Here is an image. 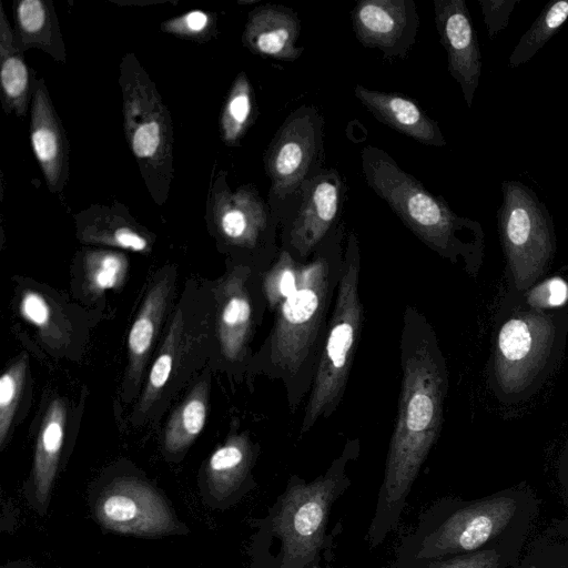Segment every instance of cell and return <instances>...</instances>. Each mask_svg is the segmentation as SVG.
I'll return each mask as SVG.
<instances>
[{"instance_id": "cell-13", "label": "cell", "mask_w": 568, "mask_h": 568, "mask_svg": "<svg viewBox=\"0 0 568 568\" xmlns=\"http://www.w3.org/2000/svg\"><path fill=\"white\" fill-rule=\"evenodd\" d=\"M351 18L364 47L377 48L385 57L402 58L415 41L419 21L412 0H362Z\"/></svg>"}, {"instance_id": "cell-37", "label": "cell", "mask_w": 568, "mask_h": 568, "mask_svg": "<svg viewBox=\"0 0 568 568\" xmlns=\"http://www.w3.org/2000/svg\"><path fill=\"white\" fill-rule=\"evenodd\" d=\"M568 286L561 278H552L531 291L529 302L541 306H558L566 302Z\"/></svg>"}, {"instance_id": "cell-11", "label": "cell", "mask_w": 568, "mask_h": 568, "mask_svg": "<svg viewBox=\"0 0 568 568\" xmlns=\"http://www.w3.org/2000/svg\"><path fill=\"white\" fill-rule=\"evenodd\" d=\"M213 221L230 245L257 252L271 266L278 255L275 234L278 220L271 216L263 199L252 185L235 192L219 186L213 195Z\"/></svg>"}, {"instance_id": "cell-39", "label": "cell", "mask_w": 568, "mask_h": 568, "mask_svg": "<svg viewBox=\"0 0 568 568\" xmlns=\"http://www.w3.org/2000/svg\"><path fill=\"white\" fill-rule=\"evenodd\" d=\"M564 550L559 552V557L555 558V561H550V567L548 568H568V549Z\"/></svg>"}, {"instance_id": "cell-24", "label": "cell", "mask_w": 568, "mask_h": 568, "mask_svg": "<svg viewBox=\"0 0 568 568\" xmlns=\"http://www.w3.org/2000/svg\"><path fill=\"white\" fill-rule=\"evenodd\" d=\"M67 408L61 398L53 399L40 426L34 459V484L39 501L45 505L63 444Z\"/></svg>"}, {"instance_id": "cell-16", "label": "cell", "mask_w": 568, "mask_h": 568, "mask_svg": "<svg viewBox=\"0 0 568 568\" xmlns=\"http://www.w3.org/2000/svg\"><path fill=\"white\" fill-rule=\"evenodd\" d=\"M30 135L50 191H61L69 175V143L42 79L32 81Z\"/></svg>"}, {"instance_id": "cell-34", "label": "cell", "mask_w": 568, "mask_h": 568, "mask_svg": "<svg viewBox=\"0 0 568 568\" xmlns=\"http://www.w3.org/2000/svg\"><path fill=\"white\" fill-rule=\"evenodd\" d=\"M28 356L22 354L0 377V445L9 433L22 392Z\"/></svg>"}, {"instance_id": "cell-33", "label": "cell", "mask_w": 568, "mask_h": 568, "mask_svg": "<svg viewBox=\"0 0 568 568\" xmlns=\"http://www.w3.org/2000/svg\"><path fill=\"white\" fill-rule=\"evenodd\" d=\"M524 540L504 541L475 552L433 560L419 568H507L515 562Z\"/></svg>"}, {"instance_id": "cell-15", "label": "cell", "mask_w": 568, "mask_h": 568, "mask_svg": "<svg viewBox=\"0 0 568 568\" xmlns=\"http://www.w3.org/2000/svg\"><path fill=\"white\" fill-rule=\"evenodd\" d=\"M253 268L240 264L219 286L217 337L221 353L230 362L242 361L254 326V306L248 283Z\"/></svg>"}, {"instance_id": "cell-10", "label": "cell", "mask_w": 568, "mask_h": 568, "mask_svg": "<svg viewBox=\"0 0 568 568\" xmlns=\"http://www.w3.org/2000/svg\"><path fill=\"white\" fill-rule=\"evenodd\" d=\"M323 145V120L313 106H301L281 125L266 150L270 196L283 201L302 185L314 169Z\"/></svg>"}, {"instance_id": "cell-20", "label": "cell", "mask_w": 568, "mask_h": 568, "mask_svg": "<svg viewBox=\"0 0 568 568\" xmlns=\"http://www.w3.org/2000/svg\"><path fill=\"white\" fill-rule=\"evenodd\" d=\"M258 454L245 433L231 435L209 460V481L220 499H234L253 485L251 470Z\"/></svg>"}, {"instance_id": "cell-4", "label": "cell", "mask_w": 568, "mask_h": 568, "mask_svg": "<svg viewBox=\"0 0 568 568\" xmlns=\"http://www.w3.org/2000/svg\"><path fill=\"white\" fill-rule=\"evenodd\" d=\"M535 508L534 496L524 489L474 500L439 498L419 514L415 528L402 537L389 568H419L433 560L525 539Z\"/></svg>"}, {"instance_id": "cell-6", "label": "cell", "mask_w": 568, "mask_h": 568, "mask_svg": "<svg viewBox=\"0 0 568 568\" xmlns=\"http://www.w3.org/2000/svg\"><path fill=\"white\" fill-rule=\"evenodd\" d=\"M359 276V242L356 234L349 232L322 353L304 408L301 435L320 418H328L343 399L364 323Z\"/></svg>"}, {"instance_id": "cell-12", "label": "cell", "mask_w": 568, "mask_h": 568, "mask_svg": "<svg viewBox=\"0 0 568 568\" xmlns=\"http://www.w3.org/2000/svg\"><path fill=\"white\" fill-rule=\"evenodd\" d=\"M344 183L335 170H324L302 185L301 205L284 226L282 244L295 260L305 263L333 230L343 201Z\"/></svg>"}, {"instance_id": "cell-9", "label": "cell", "mask_w": 568, "mask_h": 568, "mask_svg": "<svg viewBox=\"0 0 568 568\" xmlns=\"http://www.w3.org/2000/svg\"><path fill=\"white\" fill-rule=\"evenodd\" d=\"M555 325L539 312H524L499 329L495 352V376L507 394L527 388L546 366L555 343Z\"/></svg>"}, {"instance_id": "cell-18", "label": "cell", "mask_w": 568, "mask_h": 568, "mask_svg": "<svg viewBox=\"0 0 568 568\" xmlns=\"http://www.w3.org/2000/svg\"><path fill=\"white\" fill-rule=\"evenodd\" d=\"M100 517L106 526L125 532H156L170 524L161 499L133 483L118 486L102 500Z\"/></svg>"}, {"instance_id": "cell-27", "label": "cell", "mask_w": 568, "mask_h": 568, "mask_svg": "<svg viewBox=\"0 0 568 568\" xmlns=\"http://www.w3.org/2000/svg\"><path fill=\"white\" fill-rule=\"evenodd\" d=\"M79 237L84 242L105 244L134 252H149L150 242L132 224L122 217L101 213L93 216L80 232Z\"/></svg>"}, {"instance_id": "cell-31", "label": "cell", "mask_w": 568, "mask_h": 568, "mask_svg": "<svg viewBox=\"0 0 568 568\" xmlns=\"http://www.w3.org/2000/svg\"><path fill=\"white\" fill-rule=\"evenodd\" d=\"M19 311L21 316L34 325L43 339L54 347L68 342L67 328L52 303L40 292L27 290L22 293Z\"/></svg>"}, {"instance_id": "cell-32", "label": "cell", "mask_w": 568, "mask_h": 568, "mask_svg": "<svg viewBox=\"0 0 568 568\" xmlns=\"http://www.w3.org/2000/svg\"><path fill=\"white\" fill-rule=\"evenodd\" d=\"M182 327V314L181 311H178L149 374L145 389L139 403V410L142 413L154 403L169 381L181 341Z\"/></svg>"}, {"instance_id": "cell-5", "label": "cell", "mask_w": 568, "mask_h": 568, "mask_svg": "<svg viewBox=\"0 0 568 568\" xmlns=\"http://www.w3.org/2000/svg\"><path fill=\"white\" fill-rule=\"evenodd\" d=\"M362 171L371 189L425 245L454 263H471L483 248L477 221L457 215L439 195L430 193L384 150L365 146Z\"/></svg>"}, {"instance_id": "cell-28", "label": "cell", "mask_w": 568, "mask_h": 568, "mask_svg": "<svg viewBox=\"0 0 568 568\" xmlns=\"http://www.w3.org/2000/svg\"><path fill=\"white\" fill-rule=\"evenodd\" d=\"M303 265L304 263L295 260L287 250L280 247L273 264L261 273L266 306L273 314L297 290Z\"/></svg>"}, {"instance_id": "cell-21", "label": "cell", "mask_w": 568, "mask_h": 568, "mask_svg": "<svg viewBox=\"0 0 568 568\" xmlns=\"http://www.w3.org/2000/svg\"><path fill=\"white\" fill-rule=\"evenodd\" d=\"M14 23V39L22 52L36 47L59 62L65 61L64 43L51 1H19Z\"/></svg>"}, {"instance_id": "cell-19", "label": "cell", "mask_w": 568, "mask_h": 568, "mask_svg": "<svg viewBox=\"0 0 568 568\" xmlns=\"http://www.w3.org/2000/svg\"><path fill=\"white\" fill-rule=\"evenodd\" d=\"M354 92L362 104L382 123L426 145L446 144L438 123L414 100L399 93L367 89L361 84L355 87Z\"/></svg>"}, {"instance_id": "cell-23", "label": "cell", "mask_w": 568, "mask_h": 568, "mask_svg": "<svg viewBox=\"0 0 568 568\" xmlns=\"http://www.w3.org/2000/svg\"><path fill=\"white\" fill-rule=\"evenodd\" d=\"M169 275L158 280L148 291L130 328L128 349L130 376L138 379L156 337L172 287Z\"/></svg>"}, {"instance_id": "cell-30", "label": "cell", "mask_w": 568, "mask_h": 568, "mask_svg": "<svg viewBox=\"0 0 568 568\" xmlns=\"http://www.w3.org/2000/svg\"><path fill=\"white\" fill-rule=\"evenodd\" d=\"M128 258L123 253L105 250L87 252L83 260L87 288L94 295L123 285L128 273Z\"/></svg>"}, {"instance_id": "cell-36", "label": "cell", "mask_w": 568, "mask_h": 568, "mask_svg": "<svg viewBox=\"0 0 568 568\" xmlns=\"http://www.w3.org/2000/svg\"><path fill=\"white\" fill-rule=\"evenodd\" d=\"M521 0H478L489 39L508 26L509 17L515 6Z\"/></svg>"}, {"instance_id": "cell-38", "label": "cell", "mask_w": 568, "mask_h": 568, "mask_svg": "<svg viewBox=\"0 0 568 568\" xmlns=\"http://www.w3.org/2000/svg\"><path fill=\"white\" fill-rule=\"evenodd\" d=\"M559 479L565 490V497L568 504V449L566 450L560 468H559Z\"/></svg>"}, {"instance_id": "cell-7", "label": "cell", "mask_w": 568, "mask_h": 568, "mask_svg": "<svg viewBox=\"0 0 568 568\" xmlns=\"http://www.w3.org/2000/svg\"><path fill=\"white\" fill-rule=\"evenodd\" d=\"M124 132L142 176L156 203L168 196L173 173L170 112L153 81L133 53L120 64Z\"/></svg>"}, {"instance_id": "cell-17", "label": "cell", "mask_w": 568, "mask_h": 568, "mask_svg": "<svg viewBox=\"0 0 568 568\" xmlns=\"http://www.w3.org/2000/svg\"><path fill=\"white\" fill-rule=\"evenodd\" d=\"M300 29V19L291 8L264 4L248 13L242 41L255 54L295 61L304 51L296 45Z\"/></svg>"}, {"instance_id": "cell-8", "label": "cell", "mask_w": 568, "mask_h": 568, "mask_svg": "<svg viewBox=\"0 0 568 568\" xmlns=\"http://www.w3.org/2000/svg\"><path fill=\"white\" fill-rule=\"evenodd\" d=\"M501 191L498 232L516 286L523 290L545 272L554 256L552 217L545 203L521 182L504 181Z\"/></svg>"}, {"instance_id": "cell-22", "label": "cell", "mask_w": 568, "mask_h": 568, "mask_svg": "<svg viewBox=\"0 0 568 568\" xmlns=\"http://www.w3.org/2000/svg\"><path fill=\"white\" fill-rule=\"evenodd\" d=\"M0 82L3 108L18 116L27 113L32 99L30 72L3 8L0 10Z\"/></svg>"}, {"instance_id": "cell-3", "label": "cell", "mask_w": 568, "mask_h": 568, "mask_svg": "<svg viewBox=\"0 0 568 568\" xmlns=\"http://www.w3.org/2000/svg\"><path fill=\"white\" fill-rule=\"evenodd\" d=\"M359 439H348L327 469L306 480L292 475L254 538V568H322L335 534L331 511L348 489V466L359 456Z\"/></svg>"}, {"instance_id": "cell-2", "label": "cell", "mask_w": 568, "mask_h": 568, "mask_svg": "<svg viewBox=\"0 0 568 568\" xmlns=\"http://www.w3.org/2000/svg\"><path fill=\"white\" fill-rule=\"evenodd\" d=\"M343 225L336 226L303 265L297 290L277 308L261 349L262 368L282 381L293 414L310 394L342 274Z\"/></svg>"}, {"instance_id": "cell-29", "label": "cell", "mask_w": 568, "mask_h": 568, "mask_svg": "<svg viewBox=\"0 0 568 568\" xmlns=\"http://www.w3.org/2000/svg\"><path fill=\"white\" fill-rule=\"evenodd\" d=\"M253 101L250 81L241 72L231 87L221 114V135L226 144H235L245 133L253 118Z\"/></svg>"}, {"instance_id": "cell-26", "label": "cell", "mask_w": 568, "mask_h": 568, "mask_svg": "<svg viewBox=\"0 0 568 568\" xmlns=\"http://www.w3.org/2000/svg\"><path fill=\"white\" fill-rule=\"evenodd\" d=\"M568 20V0L548 2L513 50L508 65L514 69L528 62Z\"/></svg>"}, {"instance_id": "cell-35", "label": "cell", "mask_w": 568, "mask_h": 568, "mask_svg": "<svg viewBox=\"0 0 568 568\" xmlns=\"http://www.w3.org/2000/svg\"><path fill=\"white\" fill-rule=\"evenodd\" d=\"M212 27V17L201 10L190 11L161 24V29L169 33L193 39L210 34Z\"/></svg>"}, {"instance_id": "cell-14", "label": "cell", "mask_w": 568, "mask_h": 568, "mask_svg": "<svg viewBox=\"0 0 568 568\" xmlns=\"http://www.w3.org/2000/svg\"><path fill=\"white\" fill-rule=\"evenodd\" d=\"M435 22L447 52L448 72L460 85L471 106L481 74V53L477 34L464 0H434Z\"/></svg>"}, {"instance_id": "cell-25", "label": "cell", "mask_w": 568, "mask_h": 568, "mask_svg": "<svg viewBox=\"0 0 568 568\" xmlns=\"http://www.w3.org/2000/svg\"><path fill=\"white\" fill-rule=\"evenodd\" d=\"M206 412L207 387L201 382L170 417L164 433L165 448L179 452L190 445L203 429Z\"/></svg>"}, {"instance_id": "cell-1", "label": "cell", "mask_w": 568, "mask_h": 568, "mask_svg": "<svg viewBox=\"0 0 568 568\" xmlns=\"http://www.w3.org/2000/svg\"><path fill=\"white\" fill-rule=\"evenodd\" d=\"M402 382L383 480L366 534L376 548L394 531L413 485L440 434L447 371L426 316L407 305L400 335Z\"/></svg>"}]
</instances>
